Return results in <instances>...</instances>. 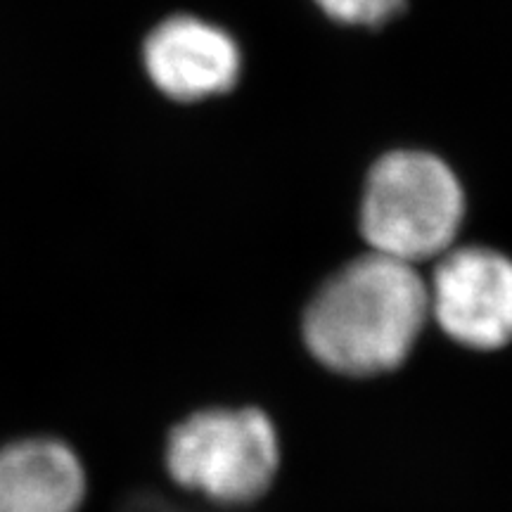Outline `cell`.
<instances>
[{
  "label": "cell",
  "instance_id": "6da1fadb",
  "mask_svg": "<svg viewBox=\"0 0 512 512\" xmlns=\"http://www.w3.org/2000/svg\"><path fill=\"white\" fill-rule=\"evenodd\" d=\"M430 325V292L420 268L370 249L332 268L299 316L309 356L347 380L399 370Z\"/></svg>",
  "mask_w": 512,
  "mask_h": 512
},
{
  "label": "cell",
  "instance_id": "7a4b0ae2",
  "mask_svg": "<svg viewBox=\"0 0 512 512\" xmlns=\"http://www.w3.org/2000/svg\"><path fill=\"white\" fill-rule=\"evenodd\" d=\"M280 470V439L259 406H204L164 441V472L183 494L219 508H252Z\"/></svg>",
  "mask_w": 512,
  "mask_h": 512
},
{
  "label": "cell",
  "instance_id": "3957f363",
  "mask_svg": "<svg viewBox=\"0 0 512 512\" xmlns=\"http://www.w3.org/2000/svg\"><path fill=\"white\" fill-rule=\"evenodd\" d=\"M463 216V190L441 159L392 152L368 176L361 235L370 252L420 266L453 247Z\"/></svg>",
  "mask_w": 512,
  "mask_h": 512
},
{
  "label": "cell",
  "instance_id": "277c9868",
  "mask_svg": "<svg viewBox=\"0 0 512 512\" xmlns=\"http://www.w3.org/2000/svg\"><path fill=\"white\" fill-rule=\"evenodd\" d=\"M432 328L477 354L512 344V256L486 245L451 247L430 268Z\"/></svg>",
  "mask_w": 512,
  "mask_h": 512
},
{
  "label": "cell",
  "instance_id": "5b68a950",
  "mask_svg": "<svg viewBox=\"0 0 512 512\" xmlns=\"http://www.w3.org/2000/svg\"><path fill=\"white\" fill-rule=\"evenodd\" d=\"M145 67L159 91L195 102L235 86L240 50L226 31L204 19L171 17L147 38Z\"/></svg>",
  "mask_w": 512,
  "mask_h": 512
},
{
  "label": "cell",
  "instance_id": "8992f818",
  "mask_svg": "<svg viewBox=\"0 0 512 512\" xmlns=\"http://www.w3.org/2000/svg\"><path fill=\"white\" fill-rule=\"evenodd\" d=\"M88 494V467L64 441L24 439L0 448V512H81Z\"/></svg>",
  "mask_w": 512,
  "mask_h": 512
},
{
  "label": "cell",
  "instance_id": "52a82bcc",
  "mask_svg": "<svg viewBox=\"0 0 512 512\" xmlns=\"http://www.w3.org/2000/svg\"><path fill=\"white\" fill-rule=\"evenodd\" d=\"M114 512H254V508H219V505H211L202 498L183 494L174 484L166 482L124 496Z\"/></svg>",
  "mask_w": 512,
  "mask_h": 512
},
{
  "label": "cell",
  "instance_id": "ba28073f",
  "mask_svg": "<svg viewBox=\"0 0 512 512\" xmlns=\"http://www.w3.org/2000/svg\"><path fill=\"white\" fill-rule=\"evenodd\" d=\"M325 15L354 27H380L401 10L403 0H316Z\"/></svg>",
  "mask_w": 512,
  "mask_h": 512
}]
</instances>
